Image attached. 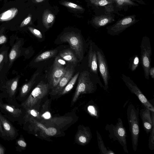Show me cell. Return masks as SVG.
I'll use <instances>...</instances> for the list:
<instances>
[{
  "mask_svg": "<svg viewBox=\"0 0 154 154\" xmlns=\"http://www.w3.org/2000/svg\"><path fill=\"white\" fill-rule=\"evenodd\" d=\"M122 79L131 92L135 94L141 103L151 111L154 112V107L148 100L137 85L128 76L122 74Z\"/></svg>",
  "mask_w": 154,
  "mask_h": 154,
  "instance_id": "ba28073f",
  "label": "cell"
},
{
  "mask_svg": "<svg viewBox=\"0 0 154 154\" xmlns=\"http://www.w3.org/2000/svg\"><path fill=\"white\" fill-rule=\"evenodd\" d=\"M44 0H35V1L36 2L38 3L41 2Z\"/></svg>",
  "mask_w": 154,
  "mask_h": 154,
  "instance_id": "bcb514c9",
  "label": "cell"
},
{
  "mask_svg": "<svg viewBox=\"0 0 154 154\" xmlns=\"http://www.w3.org/2000/svg\"><path fill=\"white\" fill-rule=\"evenodd\" d=\"M127 119L131 136L132 147L134 152L137 149L140 133L139 124V109L132 103L128 106L127 110Z\"/></svg>",
  "mask_w": 154,
  "mask_h": 154,
  "instance_id": "6da1fadb",
  "label": "cell"
},
{
  "mask_svg": "<svg viewBox=\"0 0 154 154\" xmlns=\"http://www.w3.org/2000/svg\"><path fill=\"white\" fill-rule=\"evenodd\" d=\"M55 20L54 15L48 10H45L42 16V22L47 29L50 28L53 25Z\"/></svg>",
  "mask_w": 154,
  "mask_h": 154,
  "instance_id": "44dd1931",
  "label": "cell"
},
{
  "mask_svg": "<svg viewBox=\"0 0 154 154\" xmlns=\"http://www.w3.org/2000/svg\"><path fill=\"white\" fill-rule=\"evenodd\" d=\"M149 75L152 79H154V67H151L149 71Z\"/></svg>",
  "mask_w": 154,
  "mask_h": 154,
  "instance_id": "b9f144b4",
  "label": "cell"
},
{
  "mask_svg": "<svg viewBox=\"0 0 154 154\" xmlns=\"http://www.w3.org/2000/svg\"><path fill=\"white\" fill-rule=\"evenodd\" d=\"M26 114L24 116L25 121L27 122L30 118H40V115L38 112L34 109H26Z\"/></svg>",
  "mask_w": 154,
  "mask_h": 154,
  "instance_id": "4dcf8cb0",
  "label": "cell"
},
{
  "mask_svg": "<svg viewBox=\"0 0 154 154\" xmlns=\"http://www.w3.org/2000/svg\"><path fill=\"white\" fill-rule=\"evenodd\" d=\"M114 1L116 11L118 14L122 11H127L129 8L145 5L146 4L143 0H113Z\"/></svg>",
  "mask_w": 154,
  "mask_h": 154,
  "instance_id": "7c38bea8",
  "label": "cell"
},
{
  "mask_svg": "<svg viewBox=\"0 0 154 154\" xmlns=\"http://www.w3.org/2000/svg\"><path fill=\"white\" fill-rule=\"evenodd\" d=\"M74 72L72 66H67L66 71L57 85L52 90L50 94L53 95L58 94L64 88L72 78Z\"/></svg>",
  "mask_w": 154,
  "mask_h": 154,
  "instance_id": "30bf717a",
  "label": "cell"
},
{
  "mask_svg": "<svg viewBox=\"0 0 154 154\" xmlns=\"http://www.w3.org/2000/svg\"><path fill=\"white\" fill-rule=\"evenodd\" d=\"M89 112L91 115L96 116L97 115L96 111L94 107L92 106H89L88 107Z\"/></svg>",
  "mask_w": 154,
  "mask_h": 154,
  "instance_id": "f35d334b",
  "label": "cell"
},
{
  "mask_svg": "<svg viewBox=\"0 0 154 154\" xmlns=\"http://www.w3.org/2000/svg\"><path fill=\"white\" fill-rule=\"evenodd\" d=\"M150 111L148 109L145 107L144 108L140 110L139 112L142 122L143 128L147 134L150 132L152 125V121Z\"/></svg>",
  "mask_w": 154,
  "mask_h": 154,
  "instance_id": "e0dca14e",
  "label": "cell"
},
{
  "mask_svg": "<svg viewBox=\"0 0 154 154\" xmlns=\"http://www.w3.org/2000/svg\"><path fill=\"white\" fill-rule=\"evenodd\" d=\"M59 56L64 60L71 63L76 64L78 63L76 57L69 49H66L62 51L60 53Z\"/></svg>",
  "mask_w": 154,
  "mask_h": 154,
  "instance_id": "603a6c76",
  "label": "cell"
},
{
  "mask_svg": "<svg viewBox=\"0 0 154 154\" xmlns=\"http://www.w3.org/2000/svg\"><path fill=\"white\" fill-rule=\"evenodd\" d=\"M19 80L18 77H17L7 82L5 88L7 93L11 98L15 96L17 89Z\"/></svg>",
  "mask_w": 154,
  "mask_h": 154,
  "instance_id": "7402d4cb",
  "label": "cell"
},
{
  "mask_svg": "<svg viewBox=\"0 0 154 154\" xmlns=\"http://www.w3.org/2000/svg\"><path fill=\"white\" fill-rule=\"evenodd\" d=\"M51 116L50 113L48 112H46L42 115V116L45 119H49L50 118Z\"/></svg>",
  "mask_w": 154,
  "mask_h": 154,
  "instance_id": "7bdbcfd3",
  "label": "cell"
},
{
  "mask_svg": "<svg viewBox=\"0 0 154 154\" xmlns=\"http://www.w3.org/2000/svg\"><path fill=\"white\" fill-rule=\"evenodd\" d=\"M89 1L92 4L97 7H104L110 4H115V2L113 0H89Z\"/></svg>",
  "mask_w": 154,
  "mask_h": 154,
  "instance_id": "1f68e13d",
  "label": "cell"
},
{
  "mask_svg": "<svg viewBox=\"0 0 154 154\" xmlns=\"http://www.w3.org/2000/svg\"><path fill=\"white\" fill-rule=\"evenodd\" d=\"M18 10L13 7L2 13L0 14V21H4L13 19L17 14Z\"/></svg>",
  "mask_w": 154,
  "mask_h": 154,
  "instance_id": "cb8c5ba5",
  "label": "cell"
},
{
  "mask_svg": "<svg viewBox=\"0 0 154 154\" xmlns=\"http://www.w3.org/2000/svg\"><path fill=\"white\" fill-rule=\"evenodd\" d=\"M140 63V58L138 55H135L130 59L129 63L130 69L132 71H134L138 67Z\"/></svg>",
  "mask_w": 154,
  "mask_h": 154,
  "instance_id": "f546056e",
  "label": "cell"
},
{
  "mask_svg": "<svg viewBox=\"0 0 154 154\" xmlns=\"http://www.w3.org/2000/svg\"><path fill=\"white\" fill-rule=\"evenodd\" d=\"M61 4L68 7L77 10H83L84 8L74 3L67 1H64L61 3Z\"/></svg>",
  "mask_w": 154,
  "mask_h": 154,
  "instance_id": "836d02e7",
  "label": "cell"
},
{
  "mask_svg": "<svg viewBox=\"0 0 154 154\" xmlns=\"http://www.w3.org/2000/svg\"><path fill=\"white\" fill-rule=\"evenodd\" d=\"M31 123L33 124L35 130H39L43 134L48 136H53L57 132V130L54 128L46 127L42 123L37 121L33 118H30L28 120ZM27 120V121H28Z\"/></svg>",
  "mask_w": 154,
  "mask_h": 154,
  "instance_id": "ac0fdd59",
  "label": "cell"
},
{
  "mask_svg": "<svg viewBox=\"0 0 154 154\" xmlns=\"http://www.w3.org/2000/svg\"><path fill=\"white\" fill-rule=\"evenodd\" d=\"M20 42L15 44L12 47L9 54L10 66L18 56L20 52Z\"/></svg>",
  "mask_w": 154,
  "mask_h": 154,
  "instance_id": "484cf974",
  "label": "cell"
},
{
  "mask_svg": "<svg viewBox=\"0 0 154 154\" xmlns=\"http://www.w3.org/2000/svg\"><path fill=\"white\" fill-rule=\"evenodd\" d=\"M0 136L5 140L6 139V137L4 132L1 122L0 119Z\"/></svg>",
  "mask_w": 154,
  "mask_h": 154,
  "instance_id": "ab89813d",
  "label": "cell"
},
{
  "mask_svg": "<svg viewBox=\"0 0 154 154\" xmlns=\"http://www.w3.org/2000/svg\"><path fill=\"white\" fill-rule=\"evenodd\" d=\"M0 110L15 118L19 117L22 112L21 109L16 108L14 106L5 103L1 101Z\"/></svg>",
  "mask_w": 154,
  "mask_h": 154,
  "instance_id": "d6986e66",
  "label": "cell"
},
{
  "mask_svg": "<svg viewBox=\"0 0 154 154\" xmlns=\"http://www.w3.org/2000/svg\"><path fill=\"white\" fill-rule=\"evenodd\" d=\"M140 48L141 64L143 69L145 77L146 79L148 80L152 55V49L149 37L146 36L143 37Z\"/></svg>",
  "mask_w": 154,
  "mask_h": 154,
  "instance_id": "5b68a950",
  "label": "cell"
},
{
  "mask_svg": "<svg viewBox=\"0 0 154 154\" xmlns=\"http://www.w3.org/2000/svg\"><path fill=\"white\" fill-rule=\"evenodd\" d=\"M88 66L91 71L98 75V63L97 54V47L91 43L88 52Z\"/></svg>",
  "mask_w": 154,
  "mask_h": 154,
  "instance_id": "4fadbf2b",
  "label": "cell"
},
{
  "mask_svg": "<svg viewBox=\"0 0 154 154\" xmlns=\"http://www.w3.org/2000/svg\"><path fill=\"white\" fill-rule=\"evenodd\" d=\"M114 4H110L107 5L103 7L104 8V13L107 14H117L115 10V6Z\"/></svg>",
  "mask_w": 154,
  "mask_h": 154,
  "instance_id": "e575fe53",
  "label": "cell"
},
{
  "mask_svg": "<svg viewBox=\"0 0 154 154\" xmlns=\"http://www.w3.org/2000/svg\"><path fill=\"white\" fill-rule=\"evenodd\" d=\"M32 17L30 15H29L22 22L20 25V27H23L29 24L31 22Z\"/></svg>",
  "mask_w": 154,
  "mask_h": 154,
  "instance_id": "74e56055",
  "label": "cell"
},
{
  "mask_svg": "<svg viewBox=\"0 0 154 154\" xmlns=\"http://www.w3.org/2000/svg\"><path fill=\"white\" fill-rule=\"evenodd\" d=\"M97 54L98 67L104 84L103 89L107 91L110 78L107 62L103 52L98 47H97Z\"/></svg>",
  "mask_w": 154,
  "mask_h": 154,
  "instance_id": "9c48e42d",
  "label": "cell"
},
{
  "mask_svg": "<svg viewBox=\"0 0 154 154\" xmlns=\"http://www.w3.org/2000/svg\"><path fill=\"white\" fill-rule=\"evenodd\" d=\"M139 20L135 14L125 16L113 24L106 27L107 33L112 36L118 35Z\"/></svg>",
  "mask_w": 154,
  "mask_h": 154,
  "instance_id": "8992f818",
  "label": "cell"
},
{
  "mask_svg": "<svg viewBox=\"0 0 154 154\" xmlns=\"http://www.w3.org/2000/svg\"><path fill=\"white\" fill-rule=\"evenodd\" d=\"M0 119L6 137L13 140L17 136L16 129L11 123L0 113Z\"/></svg>",
  "mask_w": 154,
  "mask_h": 154,
  "instance_id": "5bb4252c",
  "label": "cell"
},
{
  "mask_svg": "<svg viewBox=\"0 0 154 154\" xmlns=\"http://www.w3.org/2000/svg\"><path fill=\"white\" fill-rule=\"evenodd\" d=\"M92 138L89 128L84 127L78 130L76 135L75 140L78 143L82 145L88 144Z\"/></svg>",
  "mask_w": 154,
  "mask_h": 154,
  "instance_id": "9a60e30c",
  "label": "cell"
},
{
  "mask_svg": "<svg viewBox=\"0 0 154 154\" xmlns=\"http://www.w3.org/2000/svg\"><path fill=\"white\" fill-rule=\"evenodd\" d=\"M28 29L33 35L38 38H42V34L38 30L31 27H28Z\"/></svg>",
  "mask_w": 154,
  "mask_h": 154,
  "instance_id": "8d00e7d4",
  "label": "cell"
},
{
  "mask_svg": "<svg viewBox=\"0 0 154 154\" xmlns=\"http://www.w3.org/2000/svg\"><path fill=\"white\" fill-rule=\"evenodd\" d=\"M4 58V54L2 53L0 54V68Z\"/></svg>",
  "mask_w": 154,
  "mask_h": 154,
  "instance_id": "ee69618b",
  "label": "cell"
},
{
  "mask_svg": "<svg viewBox=\"0 0 154 154\" xmlns=\"http://www.w3.org/2000/svg\"><path fill=\"white\" fill-rule=\"evenodd\" d=\"M67 67L53 66L50 77V84L53 88H55L65 74Z\"/></svg>",
  "mask_w": 154,
  "mask_h": 154,
  "instance_id": "2e32d148",
  "label": "cell"
},
{
  "mask_svg": "<svg viewBox=\"0 0 154 154\" xmlns=\"http://www.w3.org/2000/svg\"><path fill=\"white\" fill-rule=\"evenodd\" d=\"M5 152V150L4 148L0 144V154H4Z\"/></svg>",
  "mask_w": 154,
  "mask_h": 154,
  "instance_id": "f6af8a7d",
  "label": "cell"
},
{
  "mask_svg": "<svg viewBox=\"0 0 154 154\" xmlns=\"http://www.w3.org/2000/svg\"><path fill=\"white\" fill-rule=\"evenodd\" d=\"M57 52V50L56 49L44 52L38 56L35 59L34 62H38L48 59L54 56Z\"/></svg>",
  "mask_w": 154,
  "mask_h": 154,
  "instance_id": "83f0119b",
  "label": "cell"
},
{
  "mask_svg": "<svg viewBox=\"0 0 154 154\" xmlns=\"http://www.w3.org/2000/svg\"><path fill=\"white\" fill-rule=\"evenodd\" d=\"M79 72H78L69 81L66 86L58 94L59 96L66 94L69 92L72 88L79 76Z\"/></svg>",
  "mask_w": 154,
  "mask_h": 154,
  "instance_id": "4316f807",
  "label": "cell"
},
{
  "mask_svg": "<svg viewBox=\"0 0 154 154\" xmlns=\"http://www.w3.org/2000/svg\"><path fill=\"white\" fill-rule=\"evenodd\" d=\"M16 144L17 146L16 149L17 151L24 150L27 146V143L22 135H21L20 137L16 140Z\"/></svg>",
  "mask_w": 154,
  "mask_h": 154,
  "instance_id": "d6a6232c",
  "label": "cell"
},
{
  "mask_svg": "<svg viewBox=\"0 0 154 154\" xmlns=\"http://www.w3.org/2000/svg\"><path fill=\"white\" fill-rule=\"evenodd\" d=\"M97 89V86L91 80L89 73L87 71L82 72L79 77L72 102L73 103H75L80 95L93 93Z\"/></svg>",
  "mask_w": 154,
  "mask_h": 154,
  "instance_id": "3957f363",
  "label": "cell"
},
{
  "mask_svg": "<svg viewBox=\"0 0 154 154\" xmlns=\"http://www.w3.org/2000/svg\"><path fill=\"white\" fill-rule=\"evenodd\" d=\"M48 91V84L41 81L21 106L26 110L33 109L38 102L47 94Z\"/></svg>",
  "mask_w": 154,
  "mask_h": 154,
  "instance_id": "277c9868",
  "label": "cell"
},
{
  "mask_svg": "<svg viewBox=\"0 0 154 154\" xmlns=\"http://www.w3.org/2000/svg\"><path fill=\"white\" fill-rule=\"evenodd\" d=\"M151 118L152 121V125L150 132V134L149 140V147L150 150H152L154 149V112H152Z\"/></svg>",
  "mask_w": 154,
  "mask_h": 154,
  "instance_id": "f1b7e54d",
  "label": "cell"
},
{
  "mask_svg": "<svg viewBox=\"0 0 154 154\" xmlns=\"http://www.w3.org/2000/svg\"><path fill=\"white\" fill-rule=\"evenodd\" d=\"M7 41L6 37L4 35H2L0 36V45L4 43Z\"/></svg>",
  "mask_w": 154,
  "mask_h": 154,
  "instance_id": "60d3db41",
  "label": "cell"
},
{
  "mask_svg": "<svg viewBox=\"0 0 154 154\" xmlns=\"http://www.w3.org/2000/svg\"><path fill=\"white\" fill-rule=\"evenodd\" d=\"M105 129L109 133L108 136L110 139L117 141L122 147L125 152L128 153L126 141L127 133L124 126L122 120L119 118L115 125L107 124Z\"/></svg>",
  "mask_w": 154,
  "mask_h": 154,
  "instance_id": "7a4b0ae2",
  "label": "cell"
},
{
  "mask_svg": "<svg viewBox=\"0 0 154 154\" xmlns=\"http://www.w3.org/2000/svg\"><path fill=\"white\" fill-rule=\"evenodd\" d=\"M66 62L63 59H62L60 56H57L55 59L53 66L64 67Z\"/></svg>",
  "mask_w": 154,
  "mask_h": 154,
  "instance_id": "d590c367",
  "label": "cell"
},
{
  "mask_svg": "<svg viewBox=\"0 0 154 154\" xmlns=\"http://www.w3.org/2000/svg\"><path fill=\"white\" fill-rule=\"evenodd\" d=\"M97 138L98 148L100 153L103 154H115L113 151L109 149H107L105 146L101 135L98 131H96Z\"/></svg>",
  "mask_w": 154,
  "mask_h": 154,
  "instance_id": "d4e9b609",
  "label": "cell"
},
{
  "mask_svg": "<svg viewBox=\"0 0 154 154\" xmlns=\"http://www.w3.org/2000/svg\"><path fill=\"white\" fill-rule=\"evenodd\" d=\"M60 40L62 42H68L79 60H82L84 56L83 44L79 34L74 32L65 33L61 37Z\"/></svg>",
  "mask_w": 154,
  "mask_h": 154,
  "instance_id": "52a82bcc",
  "label": "cell"
},
{
  "mask_svg": "<svg viewBox=\"0 0 154 154\" xmlns=\"http://www.w3.org/2000/svg\"><path fill=\"white\" fill-rule=\"evenodd\" d=\"M115 17L114 14L105 13L95 16L93 17L91 20V24L95 28L98 29L113 22Z\"/></svg>",
  "mask_w": 154,
  "mask_h": 154,
  "instance_id": "8fae6325",
  "label": "cell"
},
{
  "mask_svg": "<svg viewBox=\"0 0 154 154\" xmlns=\"http://www.w3.org/2000/svg\"><path fill=\"white\" fill-rule=\"evenodd\" d=\"M38 74V72L35 73L30 80L28 82L22 85L20 90V97H24L28 94L35 83V79Z\"/></svg>",
  "mask_w": 154,
  "mask_h": 154,
  "instance_id": "ffe728a7",
  "label": "cell"
}]
</instances>
